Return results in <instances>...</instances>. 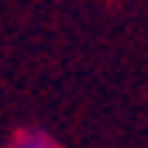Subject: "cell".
Listing matches in <instances>:
<instances>
[{"label":"cell","instance_id":"1","mask_svg":"<svg viewBox=\"0 0 148 148\" xmlns=\"http://www.w3.org/2000/svg\"><path fill=\"white\" fill-rule=\"evenodd\" d=\"M0 148H62V141H59L55 131L45 127V124H17V127L3 138Z\"/></svg>","mask_w":148,"mask_h":148}]
</instances>
